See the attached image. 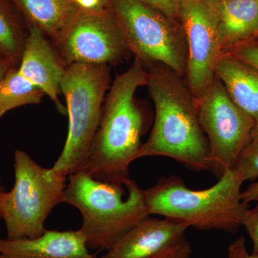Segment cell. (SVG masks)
Listing matches in <instances>:
<instances>
[{"label":"cell","instance_id":"13","mask_svg":"<svg viewBox=\"0 0 258 258\" xmlns=\"http://www.w3.org/2000/svg\"><path fill=\"white\" fill-rule=\"evenodd\" d=\"M91 254L80 230H46L35 238L0 239V258H84Z\"/></svg>","mask_w":258,"mask_h":258},{"label":"cell","instance_id":"7","mask_svg":"<svg viewBox=\"0 0 258 258\" xmlns=\"http://www.w3.org/2000/svg\"><path fill=\"white\" fill-rule=\"evenodd\" d=\"M129 52L144 66L162 64L184 78L187 48L179 23L141 0H107Z\"/></svg>","mask_w":258,"mask_h":258},{"label":"cell","instance_id":"26","mask_svg":"<svg viewBox=\"0 0 258 258\" xmlns=\"http://www.w3.org/2000/svg\"><path fill=\"white\" fill-rule=\"evenodd\" d=\"M13 66H15L11 59L3 54L0 53V81Z\"/></svg>","mask_w":258,"mask_h":258},{"label":"cell","instance_id":"21","mask_svg":"<svg viewBox=\"0 0 258 258\" xmlns=\"http://www.w3.org/2000/svg\"><path fill=\"white\" fill-rule=\"evenodd\" d=\"M242 226H244L253 244L252 254L258 256V201L254 208H249L244 213Z\"/></svg>","mask_w":258,"mask_h":258},{"label":"cell","instance_id":"16","mask_svg":"<svg viewBox=\"0 0 258 258\" xmlns=\"http://www.w3.org/2000/svg\"><path fill=\"white\" fill-rule=\"evenodd\" d=\"M27 26L35 25L52 43L81 8L76 0H11Z\"/></svg>","mask_w":258,"mask_h":258},{"label":"cell","instance_id":"25","mask_svg":"<svg viewBox=\"0 0 258 258\" xmlns=\"http://www.w3.org/2000/svg\"><path fill=\"white\" fill-rule=\"evenodd\" d=\"M241 198L244 203L249 204L251 202L258 200V181L249 184L245 189L242 191Z\"/></svg>","mask_w":258,"mask_h":258},{"label":"cell","instance_id":"9","mask_svg":"<svg viewBox=\"0 0 258 258\" xmlns=\"http://www.w3.org/2000/svg\"><path fill=\"white\" fill-rule=\"evenodd\" d=\"M64 66L120 63L129 53L107 8H80L52 43Z\"/></svg>","mask_w":258,"mask_h":258},{"label":"cell","instance_id":"29","mask_svg":"<svg viewBox=\"0 0 258 258\" xmlns=\"http://www.w3.org/2000/svg\"><path fill=\"white\" fill-rule=\"evenodd\" d=\"M219 1H233V0H219Z\"/></svg>","mask_w":258,"mask_h":258},{"label":"cell","instance_id":"14","mask_svg":"<svg viewBox=\"0 0 258 258\" xmlns=\"http://www.w3.org/2000/svg\"><path fill=\"white\" fill-rule=\"evenodd\" d=\"M223 53L258 40V0H215Z\"/></svg>","mask_w":258,"mask_h":258},{"label":"cell","instance_id":"15","mask_svg":"<svg viewBox=\"0 0 258 258\" xmlns=\"http://www.w3.org/2000/svg\"><path fill=\"white\" fill-rule=\"evenodd\" d=\"M232 101L258 126V71L231 53H223L215 68Z\"/></svg>","mask_w":258,"mask_h":258},{"label":"cell","instance_id":"20","mask_svg":"<svg viewBox=\"0 0 258 258\" xmlns=\"http://www.w3.org/2000/svg\"><path fill=\"white\" fill-rule=\"evenodd\" d=\"M192 247L184 237L149 258H191Z\"/></svg>","mask_w":258,"mask_h":258},{"label":"cell","instance_id":"12","mask_svg":"<svg viewBox=\"0 0 258 258\" xmlns=\"http://www.w3.org/2000/svg\"><path fill=\"white\" fill-rule=\"evenodd\" d=\"M186 224L147 217L131 229L101 258H149L185 237Z\"/></svg>","mask_w":258,"mask_h":258},{"label":"cell","instance_id":"4","mask_svg":"<svg viewBox=\"0 0 258 258\" xmlns=\"http://www.w3.org/2000/svg\"><path fill=\"white\" fill-rule=\"evenodd\" d=\"M62 203L83 217L80 231L88 249H109L134 226L151 216L144 189L129 178L124 185L93 179L83 171L68 176Z\"/></svg>","mask_w":258,"mask_h":258},{"label":"cell","instance_id":"19","mask_svg":"<svg viewBox=\"0 0 258 258\" xmlns=\"http://www.w3.org/2000/svg\"><path fill=\"white\" fill-rule=\"evenodd\" d=\"M234 169L240 173L244 181L258 179V126L254 128L248 144L241 153Z\"/></svg>","mask_w":258,"mask_h":258},{"label":"cell","instance_id":"6","mask_svg":"<svg viewBox=\"0 0 258 258\" xmlns=\"http://www.w3.org/2000/svg\"><path fill=\"white\" fill-rule=\"evenodd\" d=\"M108 64L66 66L60 83L69 115V130L62 153L52 168L64 176L82 170L101 119L110 88Z\"/></svg>","mask_w":258,"mask_h":258},{"label":"cell","instance_id":"17","mask_svg":"<svg viewBox=\"0 0 258 258\" xmlns=\"http://www.w3.org/2000/svg\"><path fill=\"white\" fill-rule=\"evenodd\" d=\"M28 26L11 0H0V53L18 66L23 55Z\"/></svg>","mask_w":258,"mask_h":258},{"label":"cell","instance_id":"5","mask_svg":"<svg viewBox=\"0 0 258 258\" xmlns=\"http://www.w3.org/2000/svg\"><path fill=\"white\" fill-rule=\"evenodd\" d=\"M14 161V186L0 191V219L8 240L35 238L46 230L47 217L62 203L68 176L42 167L20 149L15 151Z\"/></svg>","mask_w":258,"mask_h":258},{"label":"cell","instance_id":"22","mask_svg":"<svg viewBox=\"0 0 258 258\" xmlns=\"http://www.w3.org/2000/svg\"><path fill=\"white\" fill-rule=\"evenodd\" d=\"M168 18L179 23V5L181 0H141Z\"/></svg>","mask_w":258,"mask_h":258},{"label":"cell","instance_id":"18","mask_svg":"<svg viewBox=\"0 0 258 258\" xmlns=\"http://www.w3.org/2000/svg\"><path fill=\"white\" fill-rule=\"evenodd\" d=\"M45 96L13 66L0 81V118L15 108L39 104Z\"/></svg>","mask_w":258,"mask_h":258},{"label":"cell","instance_id":"23","mask_svg":"<svg viewBox=\"0 0 258 258\" xmlns=\"http://www.w3.org/2000/svg\"><path fill=\"white\" fill-rule=\"evenodd\" d=\"M231 54L258 71V40L242 45Z\"/></svg>","mask_w":258,"mask_h":258},{"label":"cell","instance_id":"30","mask_svg":"<svg viewBox=\"0 0 258 258\" xmlns=\"http://www.w3.org/2000/svg\"><path fill=\"white\" fill-rule=\"evenodd\" d=\"M257 201H258V200H257Z\"/></svg>","mask_w":258,"mask_h":258},{"label":"cell","instance_id":"2","mask_svg":"<svg viewBox=\"0 0 258 258\" xmlns=\"http://www.w3.org/2000/svg\"><path fill=\"white\" fill-rule=\"evenodd\" d=\"M147 86L155 107L154 124L139 159L165 157L195 171H212L210 146L184 78L164 64L148 68Z\"/></svg>","mask_w":258,"mask_h":258},{"label":"cell","instance_id":"3","mask_svg":"<svg viewBox=\"0 0 258 258\" xmlns=\"http://www.w3.org/2000/svg\"><path fill=\"white\" fill-rule=\"evenodd\" d=\"M244 178L235 169H227L208 189H189L176 176L162 177L144 190L150 215H159L186 224L200 231L235 233L249 208L241 198Z\"/></svg>","mask_w":258,"mask_h":258},{"label":"cell","instance_id":"24","mask_svg":"<svg viewBox=\"0 0 258 258\" xmlns=\"http://www.w3.org/2000/svg\"><path fill=\"white\" fill-rule=\"evenodd\" d=\"M226 258H258V256L249 253L245 238L241 236L229 245Z\"/></svg>","mask_w":258,"mask_h":258},{"label":"cell","instance_id":"28","mask_svg":"<svg viewBox=\"0 0 258 258\" xmlns=\"http://www.w3.org/2000/svg\"><path fill=\"white\" fill-rule=\"evenodd\" d=\"M3 185L1 184V181H0V191H3Z\"/></svg>","mask_w":258,"mask_h":258},{"label":"cell","instance_id":"27","mask_svg":"<svg viewBox=\"0 0 258 258\" xmlns=\"http://www.w3.org/2000/svg\"><path fill=\"white\" fill-rule=\"evenodd\" d=\"M84 258H97L96 257H95L94 255H93V254H91V255L88 256V257H84Z\"/></svg>","mask_w":258,"mask_h":258},{"label":"cell","instance_id":"10","mask_svg":"<svg viewBox=\"0 0 258 258\" xmlns=\"http://www.w3.org/2000/svg\"><path fill=\"white\" fill-rule=\"evenodd\" d=\"M179 23L187 48L184 79L194 98L211 84L222 52L215 0H181Z\"/></svg>","mask_w":258,"mask_h":258},{"label":"cell","instance_id":"31","mask_svg":"<svg viewBox=\"0 0 258 258\" xmlns=\"http://www.w3.org/2000/svg\"><path fill=\"white\" fill-rule=\"evenodd\" d=\"M0 239H1V238H0Z\"/></svg>","mask_w":258,"mask_h":258},{"label":"cell","instance_id":"8","mask_svg":"<svg viewBox=\"0 0 258 258\" xmlns=\"http://www.w3.org/2000/svg\"><path fill=\"white\" fill-rule=\"evenodd\" d=\"M195 99L199 122L210 146L212 171L220 178L226 170L235 167L255 122L232 101L216 76Z\"/></svg>","mask_w":258,"mask_h":258},{"label":"cell","instance_id":"11","mask_svg":"<svg viewBox=\"0 0 258 258\" xmlns=\"http://www.w3.org/2000/svg\"><path fill=\"white\" fill-rule=\"evenodd\" d=\"M66 68L48 37L40 28L29 25L19 71L48 96L62 114L67 113V109L59 97Z\"/></svg>","mask_w":258,"mask_h":258},{"label":"cell","instance_id":"1","mask_svg":"<svg viewBox=\"0 0 258 258\" xmlns=\"http://www.w3.org/2000/svg\"><path fill=\"white\" fill-rule=\"evenodd\" d=\"M148 71L138 59L117 75L103 102L99 125L81 171L93 179L124 185L129 166L139 159L147 115L135 98L147 86Z\"/></svg>","mask_w":258,"mask_h":258}]
</instances>
